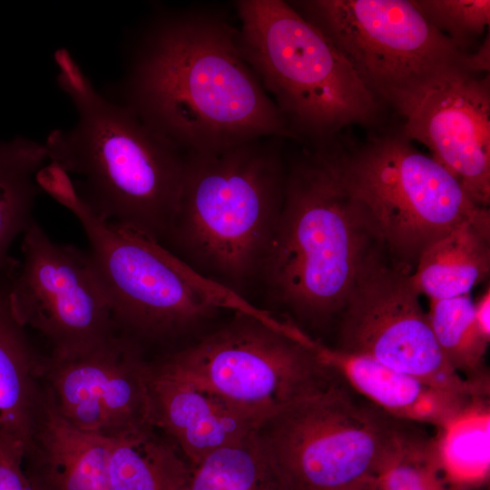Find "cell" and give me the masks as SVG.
<instances>
[{
  "label": "cell",
  "instance_id": "cell-14",
  "mask_svg": "<svg viewBox=\"0 0 490 490\" xmlns=\"http://www.w3.org/2000/svg\"><path fill=\"white\" fill-rule=\"evenodd\" d=\"M460 67L444 73L396 109L402 133L431 156L482 208L490 203V77Z\"/></svg>",
  "mask_w": 490,
  "mask_h": 490
},
{
  "label": "cell",
  "instance_id": "cell-21",
  "mask_svg": "<svg viewBox=\"0 0 490 490\" xmlns=\"http://www.w3.org/2000/svg\"><path fill=\"white\" fill-rule=\"evenodd\" d=\"M46 160L44 143L23 137L0 142V277L15 266L10 248L34 221V201L43 192L36 175Z\"/></svg>",
  "mask_w": 490,
  "mask_h": 490
},
{
  "label": "cell",
  "instance_id": "cell-9",
  "mask_svg": "<svg viewBox=\"0 0 490 490\" xmlns=\"http://www.w3.org/2000/svg\"><path fill=\"white\" fill-rule=\"evenodd\" d=\"M344 381L267 418L258 433L294 490H351L374 481L410 422Z\"/></svg>",
  "mask_w": 490,
  "mask_h": 490
},
{
  "label": "cell",
  "instance_id": "cell-3",
  "mask_svg": "<svg viewBox=\"0 0 490 490\" xmlns=\"http://www.w3.org/2000/svg\"><path fill=\"white\" fill-rule=\"evenodd\" d=\"M303 145L287 162L283 204L260 277L276 304L320 325L338 318L379 247L342 184L328 143Z\"/></svg>",
  "mask_w": 490,
  "mask_h": 490
},
{
  "label": "cell",
  "instance_id": "cell-10",
  "mask_svg": "<svg viewBox=\"0 0 490 490\" xmlns=\"http://www.w3.org/2000/svg\"><path fill=\"white\" fill-rule=\"evenodd\" d=\"M289 3L339 50L376 98L395 110L444 73L471 71L470 54L432 25L413 0Z\"/></svg>",
  "mask_w": 490,
  "mask_h": 490
},
{
  "label": "cell",
  "instance_id": "cell-12",
  "mask_svg": "<svg viewBox=\"0 0 490 490\" xmlns=\"http://www.w3.org/2000/svg\"><path fill=\"white\" fill-rule=\"evenodd\" d=\"M22 261L9 304L16 320L37 331L52 357L79 354L114 337L111 305L88 251L54 241L34 220L22 235Z\"/></svg>",
  "mask_w": 490,
  "mask_h": 490
},
{
  "label": "cell",
  "instance_id": "cell-11",
  "mask_svg": "<svg viewBox=\"0 0 490 490\" xmlns=\"http://www.w3.org/2000/svg\"><path fill=\"white\" fill-rule=\"evenodd\" d=\"M381 249L368 258L338 317L336 348L370 358L394 370L472 397H488L489 383L468 380L441 352L408 268L392 266Z\"/></svg>",
  "mask_w": 490,
  "mask_h": 490
},
{
  "label": "cell",
  "instance_id": "cell-26",
  "mask_svg": "<svg viewBox=\"0 0 490 490\" xmlns=\"http://www.w3.org/2000/svg\"><path fill=\"white\" fill-rule=\"evenodd\" d=\"M426 20L465 51L490 23L489 0H413Z\"/></svg>",
  "mask_w": 490,
  "mask_h": 490
},
{
  "label": "cell",
  "instance_id": "cell-15",
  "mask_svg": "<svg viewBox=\"0 0 490 490\" xmlns=\"http://www.w3.org/2000/svg\"><path fill=\"white\" fill-rule=\"evenodd\" d=\"M149 384L152 425L189 465L243 439L264 422L209 389L154 372L151 365Z\"/></svg>",
  "mask_w": 490,
  "mask_h": 490
},
{
  "label": "cell",
  "instance_id": "cell-6",
  "mask_svg": "<svg viewBox=\"0 0 490 490\" xmlns=\"http://www.w3.org/2000/svg\"><path fill=\"white\" fill-rule=\"evenodd\" d=\"M45 192L81 223L117 334L143 349L174 345L209 321L220 307L250 309L231 290L196 273L155 239L98 218L83 202L67 174L53 175Z\"/></svg>",
  "mask_w": 490,
  "mask_h": 490
},
{
  "label": "cell",
  "instance_id": "cell-7",
  "mask_svg": "<svg viewBox=\"0 0 490 490\" xmlns=\"http://www.w3.org/2000/svg\"><path fill=\"white\" fill-rule=\"evenodd\" d=\"M338 175L378 247L409 269L459 224L489 213L398 128L370 130L358 143H328Z\"/></svg>",
  "mask_w": 490,
  "mask_h": 490
},
{
  "label": "cell",
  "instance_id": "cell-28",
  "mask_svg": "<svg viewBox=\"0 0 490 490\" xmlns=\"http://www.w3.org/2000/svg\"><path fill=\"white\" fill-rule=\"evenodd\" d=\"M475 319L482 334L490 339V289L485 290L474 302Z\"/></svg>",
  "mask_w": 490,
  "mask_h": 490
},
{
  "label": "cell",
  "instance_id": "cell-16",
  "mask_svg": "<svg viewBox=\"0 0 490 490\" xmlns=\"http://www.w3.org/2000/svg\"><path fill=\"white\" fill-rule=\"evenodd\" d=\"M25 445L24 467L34 490H113L111 439L76 428L58 412L46 387Z\"/></svg>",
  "mask_w": 490,
  "mask_h": 490
},
{
  "label": "cell",
  "instance_id": "cell-8",
  "mask_svg": "<svg viewBox=\"0 0 490 490\" xmlns=\"http://www.w3.org/2000/svg\"><path fill=\"white\" fill-rule=\"evenodd\" d=\"M152 369L209 389L264 421L344 380L312 339L260 312L237 311L223 327L153 360Z\"/></svg>",
  "mask_w": 490,
  "mask_h": 490
},
{
  "label": "cell",
  "instance_id": "cell-13",
  "mask_svg": "<svg viewBox=\"0 0 490 490\" xmlns=\"http://www.w3.org/2000/svg\"><path fill=\"white\" fill-rule=\"evenodd\" d=\"M41 380L59 414L78 429L112 439L153 426L150 360L124 337L75 355L44 356Z\"/></svg>",
  "mask_w": 490,
  "mask_h": 490
},
{
  "label": "cell",
  "instance_id": "cell-2",
  "mask_svg": "<svg viewBox=\"0 0 490 490\" xmlns=\"http://www.w3.org/2000/svg\"><path fill=\"white\" fill-rule=\"evenodd\" d=\"M57 82L77 112L76 124L54 130L50 162L79 178L74 188L98 218L162 243L172 222L186 154L130 107L98 93L69 52L57 50Z\"/></svg>",
  "mask_w": 490,
  "mask_h": 490
},
{
  "label": "cell",
  "instance_id": "cell-29",
  "mask_svg": "<svg viewBox=\"0 0 490 490\" xmlns=\"http://www.w3.org/2000/svg\"><path fill=\"white\" fill-rule=\"evenodd\" d=\"M351 490H377V487H376V485H375V482H371L366 485H363V486H360V487H358V488H354V489H351Z\"/></svg>",
  "mask_w": 490,
  "mask_h": 490
},
{
  "label": "cell",
  "instance_id": "cell-24",
  "mask_svg": "<svg viewBox=\"0 0 490 490\" xmlns=\"http://www.w3.org/2000/svg\"><path fill=\"white\" fill-rule=\"evenodd\" d=\"M427 317L438 347L452 368L468 380L489 383L484 359L490 339L476 325L470 294L431 299Z\"/></svg>",
  "mask_w": 490,
  "mask_h": 490
},
{
  "label": "cell",
  "instance_id": "cell-19",
  "mask_svg": "<svg viewBox=\"0 0 490 490\" xmlns=\"http://www.w3.org/2000/svg\"><path fill=\"white\" fill-rule=\"evenodd\" d=\"M14 271L0 277V426L25 446L42 395L44 356L36 352L11 310Z\"/></svg>",
  "mask_w": 490,
  "mask_h": 490
},
{
  "label": "cell",
  "instance_id": "cell-17",
  "mask_svg": "<svg viewBox=\"0 0 490 490\" xmlns=\"http://www.w3.org/2000/svg\"><path fill=\"white\" fill-rule=\"evenodd\" d=\"M316 347L354 392L399 420L437 428L475 400L487 397L451 391L318 341Z\"/></svg>",
  "mask_w": 490,
  "mask_h": 490
},
{
  "label": "cell",
  "instance_id": "cell-27",
  "mask_svg": "<svg viewBox=\"0 0 490 490\" xmlns=\"http://www.w3.org/2000/svg\"><path fill=\"white\" fill-rule=\"evenodd\" d=\"M24 444L0 426V490H34L24 467Z\"/></svg>",
  "mask_w": 490,
  "mask_h": 490
},
{
  "label": "cell",
  "instance_id": "cell-25",
  "mask_svg": "<svg viewBox=\"0 0 490 490\" xmlns=\"http://www.w3.org/2000/svg\"><path fill=\"white\" fill-rule=\"evenodd\" d=\"M377 490H454L445 480L434 438L408 425L374 479Z\"/></svg>",
  "mask_w": 490,
  "mask_h": 490
},
{
  "label": "cell",
  "instance_id": "cell-23",
  "mask_svg": "<svg viewBox=\"0 0 490 490\" xmlns=\"http://www.w3.org/2000/svg\"><path fill=\"white\" fill-rule=\"evenodd\" d=\"M189 466L185 490H294L258 430Z\"/></svg>",
  "mask_w": 490,
  "mask_h": 490
},
{
  "label": "cell",
  "instance_id": "cell-5",
  "mask_svg": "<svg viewBox=\"0 0 490 490\" xmlns=\"http://www.w3.org/2000/svg\"><path fill=\"white\" fill-rule=\"evenodd\" d=\"M242 57L304 144L335 141L352 125L380 127L384 105L339 50L289 2L239 0Z\"/></svg>",
  "mask_w": 490,
  "mask_h": 490
},
{
  "label": "cell",
  "instance_id": "cell-1",
  "mask_svg": "<svg viewBox=\"0 0 490 490\" xmlns=\"http://www.w3.org/2000/svg\"><path fill=\"white\" fill-rule=\"evenodd\" d=\"M238 26L207 9L163 12L146 27L122 104L184 154L278 136L288 126L241 55Z\"/></svg>",
  "mask_w": 490,
  "mask_h": 490
},
{
  "label": "cell",
  "instance_id": "cell-4",
  "mask_svg": "<svg viewBox=\"0 0 490 490\" xmlns=\"http://www.w3.org/2000/svg\"><path fill=\"white\" fill-rule=\"evenodd\" d=\"M287 141L263 137L186 154L176 211L163 242L230 290L260 277L283 204Z\"/></svg>",
  "mask_w": 490,
  "mask_h": 490
},
{
  "label": "cell",
  "instance_id": "cell-18",
  "mask_svg": "<svg viewBox=\"0 0 490 490\" xmlns=\"http://www.w3.org/2000/svg\"><path fill=\"white\" fill-rule=\"evenodd\" d=\"M490 272L489 213L465 221L427 246L410 280L431 299L470 294Z\"/></svg>",
  "mask_w": 490,
  "mask_h": 490
},
{
  "label": "cell",
  "instance_id": "cell-20",
  "mask_svg": "<svg viewBox=\"0 0 490 490\" xmlns=\"http://www.w3.org/2000/svg\"><path fill=\"white\" fill-rule=\"evenodd\" d=\"M189 473L178 446L154 426L111 439L113 490H185Z\"/></svg>",
  "mask_w": 490,
  "mask_h": 490
},
{
  "label": "cell",
  "instance_id": "cell-22",
  "mask_svg": "<svg viewBox=\"0 0 490 490\" xmlns=\"http://www.w3.org/2000/svg\"><path fill=\"white\" fill-rule=\"evenodd\" d=\"M478 398L441 426L434 438L437 461L454 490H472L490 475V407Z\"/></svg>",
  "mask_w": 490,
  "mask_h": 490
}]
</instances>
